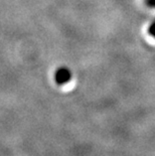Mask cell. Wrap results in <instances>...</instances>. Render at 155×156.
Returning <instances> with one entry per match:
<instances>
[{
	"label": "cell",
	"instance_id": "1",
	"mask_svg": "<svg viewBox=\"0 0 155 156\" xmlns=\"http://www.w3.org/2000/svg\"><path fill=\"white\" fill-rule=\"evenodd\" d=\"M72 79V73L68 68L61 67L58 68L55 73V81L58 85H65L71 81Z\"/></svg>",
	"mask_w": 155,
	"mask_h": 156
},
{
	"label": "cell",
	"instance_id": "2",
	"mask_svg": "<svg viewBox=\"0 0 155 156\" xmlns=\"http://www.w3.org/2000/svg\"><path fill=\"white\" fill-rule=\"evenodd\" d=\"M148 34H149L152 37L155 38V21H153L148 27Z\"/></svg>",
	"mask_w": 155,
	"mask_h": 156
},
{
	"label": "cell",
	"instance_id": "3",
	"mask_svg": "<svg viewBox=\"0 0 155 156\" xmlns=\"http://www.w3.org/2000/svg\"><path fill=\"white\" fill-rule=\"evenodd\" d=\"M144 3L148 7L155 8V0H144Z\"/></svg>",
	"mask_w": 155,
	"mask_h": 156
}]
</instances>
